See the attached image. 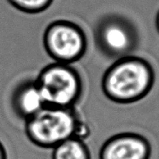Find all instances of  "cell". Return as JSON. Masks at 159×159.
<instances>
[{
	"mask_svg": "<svg viewBox=\"0 0 159 159\" xmlns=\"http://www.w3.org/2000/svg\"><path fill=\"white\" fill-rule=\"evenodd\" d=\"M11 105L16 115L24 121L46 106L34 80L25 81L16 88L12 95Z\"/></svg>",
	"mask_w": 159,
	"mask_h": 159,
	"instance_id": "cell-7",
	"label": "cell"
},
{
	"mask_svg": "<svg viewBox=\"0 0 159 159\" xmlns=\"http://www.w3.org/2000/svg\"><path fill=\"white\" fill-rule=\"evenodd\" d=\"M157 29L159 31V14L157 16Z\"/></svg>",
	"mask_w": 159,
	"mask_h": 159,
	"instance_id": "cell-11",
	"label": "cell"
},
{
	"mask_svg": "<svg viewBox=\"0 0 159 159\" xmlns=\"http://www.w3.org/2000/svg\"><path fill=\"white\" fill-rule=\"evenodd\" d=\"M52 159H92V156L84 139L73 137L52 149Z\"/></svg>",
	"mask_w": 159,
	"mask_h": 159,
	"instance_id": "cell-8",
	"label": "cell"
},
{
	"mask_svg": "<svg viewBox=\"0 0 159 159\" xmlns=\"http://www.w3.org/2000/svg\"><path fill=\"white\" fill-rule=\"evenodd\" d=\"M47 106L75 108L83 93V82L71 64L53 62L34 80Z\"/></svg>",
	"mask_w": 159,
	"mask_h": 159,
	"instance_id": "cell-3",
	"label": "cell"
},
{
	"mask_svg": "<svg viewBox=\"0 0 159 159\" xmlns=\"http://www.w3.org/2000/svg\"><path fill=\"white\" fill-rule=\"evenodd\" d=\"M45 52L55 62L72 64L86 54L87 35L72 21L58 20L50 23L43 36Z\"/></svg>",
	"mask_w": 159,
	"mask_h": 159,
	"instance_id": "cell-4",
	"label": "cell"
},
{
	"mask_svg": "<svg viewBox=\"0 0 159 159\" xmlns=\"http://www.w3.org/2000/svg\"><path fill=\"white\" fill-rule=\"evenodd\" d=\"M152 145L145 136L123 132L111 136L102 145L99 159H151Z\"/></svg>",
	"mask_w": 159,
	"mask_h": 159,
	"instance_id": "cell-6",
	"label": "cell"
},
{
	"mask_svg": "<svg viewBox=\"0 0 159 159\" xmlns=\"http://www.w3.org/2000/svg\"><path fill=\"white\" fill-rule=\"evenodd\" d=\"M96 39L103 52L111 57L121 58L130 55L134 49L133 29L118 17H109L101 21L97 28Z\"/></svg>",
	"mask_w": 159,
	"mask_h": 159,
	"instance_id": "cell-5",
	"label": "cell"
},
{
	"mask_svg": "<svg viewBox=\"0 0 159 159\" xmlns=\"http://www.w3.org/2000/svg\"><path fill=\"white\" fill-rule=\"evenodd\" d=\"M15 9L26 14H39L46 11L53 0H7Z\"/></svg>",
	"mask_w": 159,
	"mask_h": 159,
	"instance_id": "cell-9",
	"label": "cell"
},
{
	"mask_svg": "<svg viewBox=\"0 0 159 159\" xmlns=\"http://www.w3.org/2000/svg\"><path fill=\"white\" fill-rule=\"evenodd\" d=\"M0 159H8L7 151L1 141H0Z\"/></svg>",
	"mask_w": 159,
	"mask_h": 159,
	"instance_id": "cell-10",
	"label": "cell"
},
{
	"mask_svg": "<svg viewBox=\"0 0 159 159\" xmlns=\"http://www.w3.org/2000/svg\"><path fill=\"white\" fill-rule=\"evenodd\" d=\"M155 71L146 60L126 56L104 72L101 87L104 96L115 104H131L148 95L155 84Z\"/></svg>",
	"mask_w": 159,
	"mask_h": 159,
	"instance_id": "cell-1",
	"label": "cell"
},
{
	"mask_svg": "<svg viewBox=\"0 0 159 159\" xmlns=\"http://www.w3.org/2000/svg\"><path fill=\"white\" fill-rule=\"evenodd\" d=\"M25 133L32 144L40 148L53 149L73 137L84 139L90 130L75 108L46 105L25 121Z\"/></svg>",
	"mask_w": 159,
	"mask_h": 159,
	"instance_id": "cell-2",
	"label": "cell"
}]
</instances>
